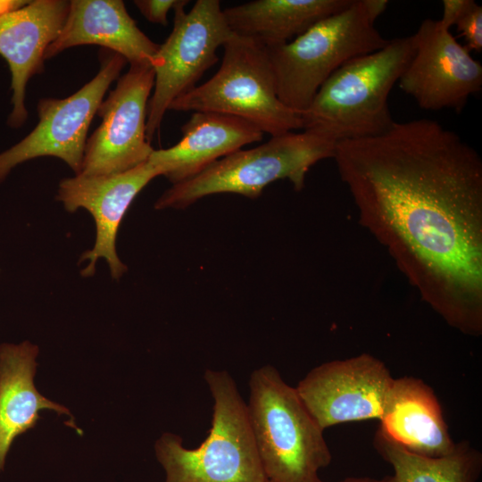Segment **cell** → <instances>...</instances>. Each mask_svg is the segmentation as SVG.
Masks as SVG:
<instances>
[{"label": "cell", "instance_id": "obj_20", "mask_svg": "<svg viewBox=\"0 0 482 482\" xmlns=\"http://www.w3.org/2000/svg\"><path fill=\"white\" fill-rule=\"evenodd\" d=\"M373 445L392 467L395 482H478L482 473V453L466 440L445 456L426 457L408 452L378 429Z\"/></svg>", "mask_w": 482, "mask_h": 482}, {"label": "cell", "instance_id": "obj_4", "mask_svg": "<svg viewBox=\"0 0 482 482\" xmlns=\"http://www.w3.org/2000/svg\"><path fill=\"white\" fill-rule=\"evenodd\" d=\"M204 379L214 401L208 436L188 449L178 435L161 436L154 449L165 482H266L246 403L234 379L226 370H205Z\"/></svg>", "mask_w": 482, "mask_h": 482}, {"label": "cell", "instance_id": "obj_10", "mask_svg": "<svg viewBox=\"0 0 482 482\" xmlns=\"http://www.w3.org/2000/svg\"><path fill=\"white\" fill-rule=\"evenodd\" d=\"M154 84L150 64H130L118 79L97 109L102 121L87 137L80 174L120 173L149 159L154 149L146 138L145 126Z\"/></svg>", "mask_w": 482, "mask_h": 482}, {"label": "cell", "instance_id": "obj_6", "mask_svg": "<svg viewBox=\"0 0 482 482\" xmlns=\"http://www.w3.org/2000/svg\"><path fill=\"white\" fill-rule=\"evenodd\" d=\"M362 0L315 23L291 41L266 46L280 102L301 114L322 84L348 61L389 41L375 28Z\"/></svg>", "mask_w": 482, "mask_h": 482}, {"label": "cell", "instance_id": "obj_24", "mask_svg": "<svg viewBox=\"0 0 482 482\" xmlns=\"http://www.w3.org/2000/svg\"><path fill=\"white\" fill-rule=\"evenodd\" d=\"M370 19L375 21L380 16L388 5L387 0H362Z\"/></svg>", "mask_w": 482, "mask_h": 482}, {"label": "cell", "instance_id": "obj_13", "mask_svg": "<svg viewBox=\"0 0 482 482\" xmlns=\"http://www.w3.org/2000/svg\"><path fill=\"white\" fill-rule=\"evenodd\" d=\"M158 176H162L160 169L147 160L120 173L99 176L79 174L60 181L56 200L69 212L79 208L86 209L96 223L95 245L79 259V262L88 261L81 271L83 277L94 275L100 258L107 262L112 278L119 279L127 271V266L116 252L117 233L137 195Z\"/></svg>", "mask_w": 482, "mask_h": 482}, {"label": "cell", "instance_id": "obj_21", "mask_svg": "<svg viewBox=\"0 0 482 482\" xmlns=\"http://www.w3.org/2000/svg\"><path fill=\"white\" fill-rule=\"evenodd\" d=\"M458 32L466 40V47L471 51H482V7L471 0L470 5L455 23Z\"/></svg>", "mask_w": 482, "mask_h": 482}, {"label": "cell", "instance_id": "obj_22", "mask_svg": "<svg viewBox=\"0 0 482 482\" xmlns=\"http://www.w3.org/2000/svg\"><path fill=\"white\" fill-rule=\"evenodd\" d=\"M185 2L186 0H136L134 4L147 21L166 26L170 10H175Z\"/></svg>", "mask_w": 482, "mask_h": 482}, {"label": "cell", "instance_id": "obj_2", "mask_svg": "<svg viewBox=\"0 0 482 482\" xmlns=\"http://www.w3.org/2000/svg\"><path fill=\"white\" fill-rule=\"evenodd\" d=\"M414 52L411 36L389 39L382 48L337 69L300 114L303 129L335 143L382 135L395 120L388 96Z\"/></svg>", "mask_w": 482, "mask_h": 482}, {"label": "cell", "instance_id": "obj_14", "mask_svg": "<svg viewBox=\"0 0 482 482\" xmlns=\"http://www.w3.org/2000/svg\"><path fill=\"white\" fill-rule=\"evenodd\" d=\"M69 5L66 0H33L0 14V55L9 65L12 91L11 128H21L28 119L27 84L43 71L46 51L62 30Z\"/></svg>", "mask_w": 482, "mask_h": 482}, {"label": "cell", "instance_id": "obj_18", "mask_svg": "<svg viewBox=\"0 0 482 482\" xmlns=\"http://www.w3.org/2000/svg\"><path fill=\"white\" fill-rule=\"evenodd\" d=\"M38 347L29 341L0 345V472L20 435L33 428L42 409L71 417L64 406L43 396L34 385ZM72 418V417H71Z\"/></svg>", "mask_w": 482, "mask_h": 482}, {"label": "cell", "instance_id": "obj_19", "mask_svg": "<svg viewBox=\"0 0 482 482\" xmlns=\"http://www.w3.org/2000/svg\"><path fill=\"white\" fill-rule=\"evenodd\" d=\"M353 0H254L223 10L233 33L269 46L285 44Z\"/></svg>", "mask_w": 482, "mask_h": 482}, {"label": "cell", "instance_id": "obj_23", "mask_svg": "<svg viewBox=\"0 0 482 482\" xmlns=\"http://www.w3.org/2000/svg\"><path fill=\"white\" fill-rule=\"evenodd\" d=\"M471 0H444L443 14L440 20H437L439 25L447 30L455 25L459 18L470 5Z\"/></svg>", "mask_w": 482, "mask_h": 482}, {"label": "cell", "instance_id": "obj_27", "mask_svg": "<svg viewBox=\"0 0 482 482\" xmlns=\"http://www.w3.org/2000/svg\"><path fill=\"white\" fill-rule=\"evenodd\" d=\"M266 482H273V481H271V480H270V479H267Z\"/></svg>", "mask_w": 482, "mask_h": 482}, {"label": "cell", "instance_id": "obj_11", "mask_svg": "<svg viewBox=\"0 0 482 482\" xmlns=\"http://www.w3.org/2000/svg\"><path fill=\"white\" fill-rule=\"evenodd\" d=\"M384 362L370 353L321 363L295 389L319 426L380 419L393 381Z\"/></svg>", "mask_w": 482, "mask_h": 482}, {"label": "cell", "instance_id": "obj_26", "mask_svg": "<svg viewBox=\"0 0 482 482\" xmlns=\"http://www.w3.org/2000/svg\"><path fill=\"white\" fill-rule=\"evenodd\" d=\"M29 1H0V14L19 9L28 4Z\"/></svg>", "mask_w": 482, "mask_h": 482}, {"label": "cell", "instance_id": "obj_8", "mask_svg": "<svg viewBox=\"0 0 482 482\" xmlns=\"http://www.w3.org/2000/svg\"><path fill=\"white\" fill-rule=\"evenodd\" d=\"M174 10L173 29L153 60L154 93L147 106L146 138L160 129L171 103L196 87L203 74L218 62L217 49L234 33L218 0H197L185 12Z\"/></svg>", "mask_w": 482, "mask_h": 482}, {"label": "cell", "instance_id": "obj_3", "mask_svg": "<svg viewBox=\"0 0 482 482\" xmlns=\"http://www.w3.org/2000/svg\"><path fill=\"white\" fill-rule=\"evenodd\" d=\"M248 420L258 455L273 482H322L320 470L332 455L319 426L295 387L271 365L249 378Z\"/></svg>", "mask_w": 482, "mask_h": 482}, {"label": "cell", "instance_id": "obj_5", "mask_svg": "<svg viewBox=\"0 0 482 482\" xmlns=\"http://www.w3.org/2000/svg\"><path fill=\"white\" fill-rule=\"evenodd\" d=\"M336 144L309 129L273 136L264 144L238 150L211 164L196 176L171 185L154 208L184 209L214 194L232 193L255 199L269 184L288 179L295 191L305 185L307 172L318 162L333 158Z\"/></svg>", "mask_w": 482, "mask_h": 482}, {"label": "cell", "instance_id": "obj_12", "mask_svg": "<svg viewBox=\"0 0 482 482\" xmlns=\"http://www.w3.org/2000/svg\"><path fill=\"white\" fill-rule=\"evenodd\" d=\"M412 58L398 87L427 111L463 110L482 88V65L437 20L425 19L411 36Z\"/></svg>", "mask_w": 482, "mask_h": 482}, {"label": "cell", "instance_id": "obj_16", "mask_svg": "<svg viewBox=\"0 0 482 482\" xmlns=\"http://www.w3.org/2000/svg\"><path fill=\"white\" fill-rule=\"evenodd\" d=\"M84 45L115 52L129 64L150 65L160 46L139 29L123 1L71 0L62 29L47 47L45 60Z\"/></svg>", "mask_w": 482, "mask_h": 482}, {"label": "cell", "instance_id": "obj_7", "mask_svg": "<svg viewBox=\"0 0 482 482\" xmlns=\"http://www.w3.org/2000/svg\"><path fill=\"white\" fill-rule=\"evenodd\" d=\"M222 47L223 57L217 72L174 100L169 111L237 116L271 137L303 129L300 114L278 97L265 46L234 33Z\"/></svg>", "mask_w": 482, "mask_h": 482}, {"label": "cell", "instance_id": "obj_9", "mask_svg": "<svg viewBox=\"0 0 482 482\" xmlns=\"http://www.w3.org/2000/svg\"><path fill=\"white\" fill-rule=\"evenodd\" d=\"M97 74L71 96L39 100L37 126L0 153V183L15 166L43 156L61 159L75 175L80 174L92 120L110 85L120 78L127 63L123 56L105 48H101Z\"/></svg>", "mask_w": 482, "mask_h": 482}, {"label": "cell", "instance_id": "obj_25", "mask_svg": "<svg viewBox=\"0 0 482 482\" xmlns=\"http://www.w3.org/2000/svg\"><path fill=\"white\" fill-rule=\"evenodd\" d=\"M337 482H395V480L392 475H387L379 478L371 477H348Z\"/></svg>", "mask_w": 482, "mask_h": 482}, {"label": "cell", "instance_id": "obj_17", "mask_svg": "<svg viewBox=\"0 0 482 482\" xmlns=\"http://www.w3.org/2000/svg\"><path fill=\"white\" fill-rule=\"evenodd\" d=\"M378 429L408 452L426 457L445 456L456 445L436 395L416 377L393 378Z\"/></svg>", "mask_w": 482, "mask_h": 482}, {"label": "cell", "instance_id": "obj_1", "mask_svg": "<svg viewBox=\"0 0 482 482\" xmlns=\"http://www.w3.org/2000/svg\"><path fill=\"white\" fill-rule=\"evenodd\" d=\"M359 222L448 326L482 335V160L456 132L417 119L336 144Z\"/></svg>", "mask_w": 482, "mask_h": 482}, {"label": "cell", "instance_id": "obj_15", "mask_svg": "<svg viewBox=\"0 0 482 482\" xmlns=\"http://www.w3.org/2000/svg\"><path fill=\"white\" fill-rule=\"evenodd\" d=\"M181 132L176 145L154 150L148 159L172 185L196 176L248 144L261 141L264 135L248 120L215 112H193Z\"/></svg>", "mask_w": 482, "mask_h": 482}]
</instances>
